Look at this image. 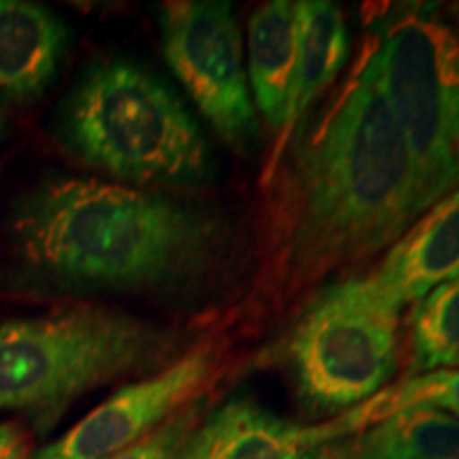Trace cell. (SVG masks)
<instances>
[{
    "instance_id": "cell-1",
    "label": "cell",
    "mask_w": 459,
    "mask_h": 459,
    "mask_svg": "<svg viewBox=\"0 0 459 459\" xmlns=\"http://www.w3.org/2000/svg\"><path fill=\"white\" fill-rule=\"evenodd\" d=\"M266 187L260 291L274 304L392 247L423 215L368 43Z\"/></svg>"
},
{
    "instance_id": "cell-2",
    "label": "cell",
    "mask_w": 459,
    "mask_h": 459,
    "mask_svg": "<svg viewBox=\"0 0 459 459\" xmlns=\"http://www.w3.org/2000/svg\"><path fill=\"white\" fill-rule=\"evenodd\" d=\"M9 237L34 279L82 291H177L226 257L220 215L162 194L74 177L39 183L15 206Z\"/></svg>"
},
{
    "instance_id": "cell-3",
    "label": "cell",
    "mask_w": 459,
    "mask_h": 459,
    "mask_svg": "<svg viewBox=\"0 0 459 459\" xmlns=\"http://www.w3.org/2000/svg\"><path fill=\"white\" fill-rule=\"evenodd\" d=\"M186 332L105 307H71L0 324V411L45 432L82 395L166 368L192 347Z\"/></svg>"
},
{
    "instance_id": "cell-4",
    "label": "cell",
    "mask_w": 459,
    "mask_h": 459,
    "mask_svg": "<svg viewBox=\"0 0 459 459\" xmlns=\"http://www.w3.org/2000/svg\"><path fill=\"white\" fill-rule=\"evenodd\" d=\"M60 136L91 169L136 186L196 187L215 170L209 143L179 96L119 57L83 73L62 105Z\"/></svg>"
},
{
    "instance_id": "cell-5",
    "label": "cell",
    "mask_w": 459,
    "mask_h": 459,
    "mask_svg": "<svg viewBox=\"0 0 459 459\" xmlns=\"http://www.w3.org/2000/svg\"><path fill=\"white\" fill-rule=\"evenodd\" d=\"M368 45L426 213L459 187V32L412 9L383 22Z\"/></svg>"
},
{
    "instance_id": "cell-6",
    "label": "cell",
    "mask_w": 459,
    "mask_h": 459,
    "mask_svg": "<svg viewBox=\"0 0 459 459\" xmlns=\"http://www.w3.org/2000/svg\"><path fill=\"white\" fill-rule=\"evenodd\" d=\"M398 315L368 274L321 287L285 342L304 411L347 412L387 387L398 370Z\"/></svg>"
},
{
    "instance_id": "cell-7",
    "label": "cell",
    "mask_w": 459,
    "mask_h": 459,
    "mask_svg": "<svg viewBox=\"0 0 459 459\" xmlns=\"http://www.w3.org/2000/svg\"><path fill=\"white\" fill-rule=\"evenodd\" d=\"M166 62L209 119L220 139L249 153L260 117L247 77L243 37L232 4L221 0H175L160 9Z\"/></svg>"
},
{
    "instance_id": "cell-8",
    "label": "cell",
    "mask_w": 459,
    "mask_h": 459,
    "mask_svg": "<svg viewBox=\"0 0 459 459\" xmlns=\"http://www.w3.org/2000/svg\"><path fill=\"white\" fill-rule=\"evenodd\" d=\"M226 347L213 338L192 344L179 359L117 389L65 436L28 459H105L141 443L177 412L209 398L226 375Z\"/></svg>"
},
{
    "instance_id": "cell-9",
    "label": "cell",
    "mask_w": 459,
    "mask_h": 459,
    "mask_svg": "<svg viewBox=\"0 0 459 459\" xmlns=\"http://www.w3.org/2000/svg\"><path fill=\"white\" fill-rule=\"evenodd\" d=\"M455 277H459V187L419 215L389 247L381 264L368 273L378 296L398 313Z\"/></svg>"
},
{
    "instance_id": "cell-10",
    "label": "cell",
    "mask_w": 459,
    "mask_h": 459,
    "mask_svg": "<svg viewBox=\"0 0 459 459\" xmlns=\"http://www.w3.org/2000/svg\"><path fill=\"white\" fill-rule=\"evenodd\" d=\"M330 445L249 398L206 411L172 459H328Z\"/></svg>"
},
{
    "instance_id": "cell-11",
    "label": "cell",
    "mask_w": 459,
    "mask_h": 459,
    "mask_svg": "<svg viewBox=\"0 0 459 459\" xmlns=\"http://www.w3.org/2000/svg\"><path fill=\"white\" fill-rule=\"evenodd\" d=\"M349 54V30L342 11L328 0H300L298 3V51L294 83H291L287 117L264 170V186L283 162L307 124L308 111L325 94L336 74L342 71Z\"/></svg>"
},
{
    "instance_id": "cell-12",
    "label": "cell",
    "mask_w": 459,
    "mask_h": 459,
    "mask_svg": "<svg viewBox=\"0 0 459 459\" xmlns=\"http://www.w3.org/2000/svg\"><path fill=\"white\" fill-rule=\"evenodd\" d=\"M66 45L65 22L43 4L0 0V99L24 102L41 96Z\"/></svg>"
},
{
    "instance_id": "cell-13",
    "label": "cell",
    "mask_w": 459,
    "mask_h": 459,
    "mask_svg": "<svg viewBox=\"0 0 459 459\" xmlns=\"http://www.w3.org/2000/svg\"><path fill=\"white\" fill-rule=\"evenodd\" d=\"M249 90L255 111L273 134L283 128L294 83L298 51V3L271 0L249 17Z\"/></svg>"
},
{
    "instance_id": "cell-14",
    "label": "cell",
    "mask_w": 459,
    "mask_h": 459,
    "mask_svg": "<svg viewBox=\"0 0 459 459\" xmlns=\"http://www.w3.org/2000/svg\"><path fill=\"white\" fill-rule=\"evenodd\" d=\"M328 459H459V419L434 409H406L330 445Z\"/></svg>"
},
{
    "instance_id": "cell-15",
    "label": "cell",
    "mask_w": 459,
    "mask_h": 459,
    "mask_svg": "<svg viewBox=\"0 0 459 459\" xmlns=\"http://www.w3.org/2000/svg\"><path fill=\"white\" fill-rule=\"evenodd\" d=\"M406 409H434L459 419V368L423 372L387 385L364 404L313 426V438L317 445L338 443Z\"/></svg>"
},
{
    "instance_id": "cell-16",
    "label": "cell",
    "mask_w": 459,
    "mask_h": 459,
    "mask_svg": "<svg viewBox=\"0 0 459 459\" xmlns=\"http://www.w3.org/2000/svg\"><path fill=\"white\" fill-rule=\"evenodd\" d=\"M459 368V277L415 302L411 315L409 377Z\"/></svg>"
},
{
    "instance_id": "cell-17",
    "label": "cell",
    "mask_w": 459,
    "mask_h": 459,
    "mask_svg": "<svg viewBox=\"0 0 459 459\" xmlns=\"http://www.w3.org/2000/svg\"><path fill=\"white\" fill-rule=\"evenodd\" d=\"M206 411H209V398L194 402L187 409H183L175 417L169 419L162 428L149 434L147 438H143L141 443L132 445L128 449L115 453V455H108L105 459H172L175 453L179 451L183 440L187 438L189 432L204 417Z\"/></svg>"
},
{
    "instance_id": "cell-18",
    "label": "cell",
    "mask_w": 459,
    "mask_h": 459,
    "mask_svg": "<svg viewBox=\"0 0 459 459\" xmlns=\"http://www.w3.org/2000/svg\"><path fill=\"white\" fill-rule=\"evenodd\" d=\"M30 457V438L17 423H0V459Z\"/></svg>"
},
{
    "instance_id": "cell-19",
    "label": "cell",
    "mask_w": 459,
    "mask_h": 459,
    "mask_svg": "<svg viewBox=\"0 0 459 459\" xmlns=\"http://www.w3.org/2000/svg\"><path fill=\"white\" fill-rule=\"evenodd\" d=\"M457 7H459V4H457Z\"/></svg>"
}]
</instances>
